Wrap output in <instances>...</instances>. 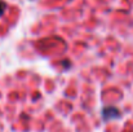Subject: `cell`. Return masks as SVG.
Listing matches in <instances>:
<instances>
[{"label":"cell","instance_id":"cell-2","mask_svg":"<svg viewBox=\"0 0 133 132\" xmlns=\"http://www.w3.org/2000/svg\"><path fill=\"white\" fill-rule=\"evenodd\" d=\"M5 8H6V4H5L4 1H1V0H0V17L4 14V12H5Z\"/></svg>","mask_w":133,"mask_h":132},{"label":"cell","instance_id":"cell-1","mask_svg":"<svg viewBox=\"0 0 133 132\" xmlns=\"http://www.w3.org/2000/svg\"><path fill=\"white\" fill-rule=\"evenodd\" d=\"M116 118H120V111L118 108L115 106H106L102 109V119L109 122V121H112V119H116Z\"/></svg>","mask_w":133,"mask_h":132}]
</instances>
